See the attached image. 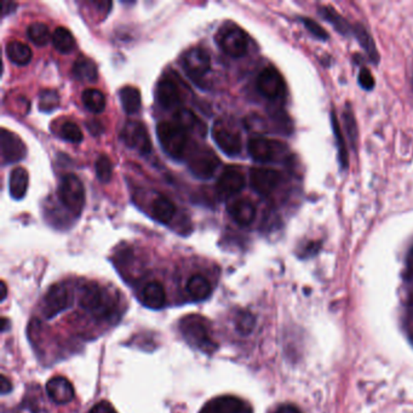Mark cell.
I'll return each instance as SVG.
<instances>
[{
    "label": "cell",
    "mask_w": 413,
    "mask_h": 413,
    "mask_svg": "<svg viewBox=\"0 0 413 413\" xmlns=\"http://www.w3.org/2000/svg\"><path fill=\"white\" fill-rule=\"evenodd\" d=\"M179 330L183 338L192 347L206 354H212L219 349L211 333V327L205 317L199 314H189L179 322Z\"/></svg>",
    "instance_id": "obj_1"
},
{
    "label": "cell",
    "mask_w": 413,
    "mask_h": 413,
    "mask_svg": "<svg viewBox=\"0 0 413 413\" xmlns=\"http://www.w3.org/2000/svg\"><path fill=\"white\" fill-rule=\"evenodd\" d=\"M79 303L82 309L100 320L111 317L115 308L114 298L108 293L107 290L96 284H89L82 287Z\"/></svg>",
    "instance_id": "obj_2"
},
{
    "label": "cell",
    "mask_w": 413,
    "mask_h": 413,
    "mask_svg": "<svg viewBox=\"0 0 413 413\" xmlns=\"http://www.w3.org/2000/svg\"><path fill=\"white\" fill-rule=\"evenodd\" d=\"M157 135L164 152L174 159H181L183 157L188 137L183 129L176 123L161 122L157 126Z\"/></svg>",
    "instance_id": "obj_3"
},
{
    "label": "cell",
    "mask_w": 413,
    "mask_h": 413,
    "mask_svg": "<svg viewBox=\"0 0 413 413\" xmlns=\"http://www.w3.org/2000/svg\"><path fill=\"white\" fill-rule=\"evenodd\" d=\"M58 198L71 214L79 216L85 205V189L76 175H66L58 187Z\"/></svg>",
    "instance_id": "obj_4"
},
{
    "label": "cell",
    "mask_w": 413,
    "mask_h": 413,
    "mask_svg": "<svg viewBox=\"0 0 413 413\" xmlns=\"http://www.w3.org/2000/svg\"><path fill=\"white\" fill-rule=\"evenodd\" d=\"M216 41L228 56L234 58L244 56L249 47V36L244 30L235 25L221 27L216 34Z\"/></svg>",
    "instance_id": "obj_5"
},
{
    "label": "cell",
    "mask_w": 413,
    "mask_h": 413,
    "mask_svg": "<svg viewBox=\"0 0 413 413\" xmlns=\"http://www.w3.org/2000/svg\"><path fill=\"white\" fill-rule=\"evenodd\" d=\"M219 166L220 159L208 147H198L190 152L188 168L197 177L211 179Z\"/></svg>",
    "instance_id": "obj_6"
},
{
    "label": "cell",
    "mask_w": 413,
    "mask_h": 413,
    "mask_svg": "<svg viewBox=\"0 0 413 413\" xmlns=\"http://www.w3.org/2000/svg\"><path fill=\"white\" fill-rule=\"evenodd\" d=\"M258 91L268 100L276 101L285 93V82L274 67H265L257 78Z\"/></svg>",
    "instance_id": "obj_7"
},
{
    "label": "cell",
    "mask_w": 413,
    "mask_h": 413,
    "mask_svg": "<svg viewBox=\"0 0 413 413\" xmlns=\"http://www.w3.org/2000/svg\"><path fill=\"white\" fill-rule=\"evenodd\" d=\"M212 137L219 148L228 157H235L241 152L243 143L239 133L223 122H216L212 129Z\"/></svg>",
    "instance_id": "obj_8"
},
{
    "label": "cell",
    "mask_w": 413,
    "mask_h": 413,
    "mask_svg": "<svg viewBox=\"0 0 413 413\" xmlns=\"http://www.w3.org/2000/svg\"><path fill=\"white\" fill-rule=\"evenodd\" d=\"M122 139L130 148L137 149L141 154L150 153L152 142L146 126L139 122H129L122 130Z\"/></svg>",
    "instance_id": "obj_9"
},
{
    "label": "cell",
    "mask_w": 413,
    "mask_h": 413,
    "mask_svg": "<svg viewBox=\"0 0 413 413\" xmlns=\"http://www.w3.org/2000/svg\"><path fill=\"white\" fill-rule=\"evenodd\" d=\"M284 144L276 139L265 137L251 138L247 143V150L251 158L258 163L274 161L280 155Z\"/></svg>",
    "instance_id": "obj_10"
},
{
    "label": "cell",
    "mask_w": 413,
    "mask_h": 413,
    "mask_svg": "<svg viewBox=\"0 0 413 413\" xmlns=\"http://www.w3.org/2000/svg\"><path fill=\"white\" fill-rule=\"evenodd\" d=\"M71 304V297L66 286L54 285L49 289L43 302V314L47 319L56 317Z\"/></svg>",
    "instance_id": "obj_11"
},
{
    "label": "cell",
    "mask_w": 413,
    "mask_h": 413,
    "mask_svg": "<svg viewBox=\"0 0 413 413\" xmlns=\"http://www.w3.org/2000/svg\"><path fill=\"white\" fill-rule=\"evenodd\" d=\"M0 152L3 164L20 161L26 157L27 148L23 141L16 133L1 129L0 133Z\"/></svg>",
    "instance_id": "obj_12"
},
{
    "label": "cell",
    "mask_w": 413,
    "mask_h": 413,
    "mask_svg": "<svg viewBox=\"0 0 413 413\" xmlns=\"http://www.w3.org/2000/svg\"><path fill=\"white\" fill-rule=\"evenodd\" d=\"M182 63L184 69L187 71L190 77L201 78L210 71L211 68V57L209 52L203 47H192L184 52L182 56Z\"/></svg>",
    "instance_id": "obj_13"
},
{
    "label": "cell",
    "mask_w": 413,
    "mask_h": 413,
    "mask_svg": "<svg viewBox=\"0 0 413 413\" xmlns=\"http://www.w3.org/2000/svg\"><path fill=\"white\" fill-rule=\"evenodd\" d=\"M250 181L257 193L269 195L280 183L281 174L274 168H254L251 170Z\"/></svg>",
    "instance_id": "obj_14"
},
{
    "label": "cell",
    "mask_w": 413,
    "mask_h": 413,
    "mask_svg": "<svg viewBox=\"0 0 413 413\" xmlns=\"http://www.w3.org/2000/svg\"><path fill=\"white\" fill-rule=\"evenodd\" d=\"M244 187H245V176L236 166H227L216 184L217 193L220 194L222 198H230L232 195L239 193Z\"/></svg>",
    "instance_id": "obj_15"
},
{
    "label": "cell",
    "mask_w": 413,
    "mask_h": 413,
    "mask_svg": "<svg viewBox=\"0 0 413 413\" xmlns=\"http://www.w3.org/2000/svg\"><path fill=\"white\" fill-rule=\"evenodd\" d=\"M157 98L161 107L172 109L181 103V91L172 78L164 76L157 85Z\"/></svg>",
    "instance_id": "obj_16"
},
{
    "label": "cell",
    "mask_w": 413,
    "mask_h": 413,
    "mask_svg": "<svg viewBox=\"0 0 413 413\" xmlns=\"http://www.w3.org/2000/svg\"><path fill=\"white\" fill-rule=\"evenodd\" d=\"M201 413H251V408L235 397H220L211 400Z\"/></svg>",
    "instance_id": "obj_17"
},
{
    "label": "cell",
    "mask_w": 413,
    "mask_h": 413,
    "mask_svg": "<svg viewBox=\"0 0 413 413\" xmlns=\"http://www.w3.org/2000/svg\"><path fill=\"white\" fill-rule=\"evenodd\" d=\"M46 393L54 403H71L74 399V388L66 377L55 376L49 382L46 383Z\"/></svg>",
    "instance_id": "obj_18"
},
{
    "label": "cell",
    "mask_w": 413,
    "mask_h": 413,
    "mask_svg": "<svg viewBox=\"0 0 413 413\" xmlns=\"http://www.w3.org/2000/svg\"><path fill=\"white\" fill-rule=\"evenodd\" d=\"M228 212L241 227L250 225L256 219V206L249 199L235 200L228 206Z\"/></svg>",
    "instance_id": "obj_19"
},
{
    "label": "cell",
    "mask_w": 413,
    "mask_h": 413,
    "mask_svg": "<svg viewBox=\"0 0 413 413\" xmlns=\"http://www.w3.org/2000/svg\"><path fill=\"white\" fill-rule=\"evenodd\" d=\"M141 300L144 306L150 309H161L166 302V293L163 284L159 281H150L143 287Z\"/></svg>",
    "instance_id": "obj_20"
},
{
    "label": "cell",
    "mask_w": 413,
    "mask_h": 413,
    "mask_svg": "<svg viewBox=\"0 0 413 413\" xmlns=\"http://www.w3.org/2000/svg\"><path fill=\"white\" fill-rule=\"evenodd\" d=\"M175 120L186 133L190 131L199 136H205L206 133V125L189 109H179L175 114Z\"/></svg>",
    "instance_id": "obj_21"
},
{
    "label": "cell",
    "mask_w": 413,
    "mask_h": 413,
    "mask_svg": "<svg viewBox=\"0 0 413 413\" xmlns=\"http://www.w3.org/2000/svg\"><path fill=\"white\" fill-rule=\"evenodd\" d=\"M30 182V175L26 168H15L10 174L9 179V192L11 197L16 200H20L26 195Z\"/></svg>",
    "instance_id": "obj_22"
},
{
    "label": "cell",
    "mask_w": 413,
    "mask_h": 413,
    "mask_svg": "<svg viewBox=\"0 0 413 413\" xmlns=\"http://www.w3.org/2000/svg\"><path fill=\"white\" fill-rule=\"evenodd\" d=\"M175 214H176V206L168 198L160 195L154 200L152 204V214L158 222L163 225H168V222L174 219Z\"/></svg>",
    "instance_id": "obj_23"
},
{
    "label": "cell",
    "mask_w": 413,
    "mask_h": 413,
    "mask_svg": "<svg viewBox=\"0 0 413 413\" xmlns=\"http://www.w3.org/2000/svg\"><path fill=\"white\" fill-rule=\"evenodd\" d=\"M6 55L17 66H26L31 62L33 52L31 47L25 43L12 41L6 45Z\"/></svg>",
    "instance_id": "obj_24"
},
{
    "label": "cell",
    "mask_w": 413,
    "mask_h": 413,
    "mask_svg": "<svg viewBox=\"0 0 413 413\" xmlns=\"http://www.w3.org/2000/svg\"><path fill=\"white\" fill-rule=\"evenodd\" d=\"M71 73L76 79L82 80V82H95L97 79V74H98L96 63L87 57L78 58L73 65Z\"/></svg>",
    "instance_id": "obj_25"
},
{
    "label": "cell",
    "mask_w": 413,
    "mask_h": 413,
    "mask_svg": "<svg viewBox=\"0 0 413 413\" xmlns=\"http://www.w3.org/2000/svg\"><path fill=\"white\" fill-rule=\"evenodd\" d=\"M187 291L195 301H203L211 295L212 286L204 276L195 274L187 282Z\"/></svg>",
    "instance_id": "obj_26"
},
{
    "label": "cell",
    "mask_w": 413,
    "mask_h": 413,
    "mask_svg": "<svg viewBox=\"0 0 413 413\" xmlns=\"http://www.w3.org/2000/svg\"><path fill=\"white\" fill-rule=\"evenodd\" d=\"M119 97H120V102H122L125 113L135 114L139 111L142 98H141V92L137 87H124L119 91Z\"/></svg>",
    "instance_id": "obj_27"
},
{
    "label": "cell",
    "mask_w": 413,
    "mask_h": 413,
    "mask_svg": "<svg viewBox=\"0 0 413 413\" xmlns=\"http://www.w3.org/2000/svg\"><path fill=\"white\" fill-rule=\"evenodd\" d=\"M52 44L55 46L57 52L62 54H69L76 47V41L71 31H68L66 27H57L54 34H52Z\"/></svg>",
    "instance_id": "obj_28"
},
{
    "label": "cell",
    "mask_w": 413,
    "mask_h": 413,
    "mask_svg": "<svg viewBox=\"0 0 413 413\" xmlns=\"http://www.w3.org/2000/svg\"><path fill=\"white\" fill-rule=\"evenodd\" d=\"M82 101L84 106L92 113H101L106 108V97L97 89H87L82 92Z\"/></svg>",
    "instance_id": "obj_29"
},
{
    "label": "cell",
    "mask_w": 413,
    "mask_h": 413,
    "mask_svg": "<svg viewBox=\"0 0 413 413\" xmlns=\"http://www.w3.org/2000/svg\"><path fill=\"white\" fill-rule=\"evenodd\" d=\"M331 123L332 129H333V133H335V139H336L337 150H338V159H339V163L342 165V168H347L348 153L347 148H346V141H344V136H343L341 128H339V123H338L336 113L332 112Z\"/></svg>",
    "instance_id": "obj_30"
},
{
    "label": "cell",
    "mask_w": 413,
    "mask_h": 413,
    "mask_svg": "<svg viewBox=\"0 0 413 413\" xmlns=\"http://www.w3.org/2000/svg\"><path fill=\"white\" fill-rule=\"evenodd\" d=\"M354 34L357 36V41L360 43V45L365 49V52L368 54L371 61H378V52L376 49V45L373 43L372 38L368 34V32L364 27L357 25L354 28Z\"/></svg>",
    "instance_id": "obj_31"
},
{
    "label": "cell",
    "mask_w": 413,
    "mask_h": 413,
    "mask_svg": "<svg viewBox=\"0 0 413 413\" xmlns=\"http://www.w3.org/2000/svg\"><path fill=\"white\" fill-rule=\"evenodd\" d=\"M27 34H28V38L38 46L46 45L49 43V39H50L49 27L44 25V23H41V22L32 23L31 26L28 27V30H27Z\"/></svg>",
    "instance_id": "obj_32"
},
{
    "label": "cell",
    "mask_w": 413,
    "mask_h": 413,
    "mask_svg": "<svg viewBox=\"0 0 413 413\" xmlns=\"http://www.w3.org/2000/svg\"><path fill=\"white\" fill-rule=\"evenodd\" d=\"M320 14L327 22H330L332 26L335 27L337 31L341 32L342 34H348L350 32L349 23L336 10L325 6V8H322Z\"/></svg>",
    "instance_id": "obj_33"
},
{
    "label": "cell",
    "mask_w": 413,
    "mask_h": 413,
    "mask_svg": "<svg viewBox=\"0 0 413 413\" xmlns=\"http://www.w3.org/2000/svg\"><path fill=\"white\" fill-rule=\"evenodd\" d=\"M255 317L249 313V311H240L239 314L235 317V328L236 331L247 336L255 327Z\"/></svg>",
    "instance_id": "obj_34"
},
{
    "label": "cell",
    "mask_w": 413,
    "mask_h": 413,
    "mask_svg": "<svg viewBox=\"0 0 413 413\" xmlns=\"http://www.w3.org/2000/svg\"><path fill=\"white\" fill-rule=\"evenodd\" d=\"M62 138L66 139L68 142L74 143L78 144L82 141V133L80 128L78 126L77 124L73 123V122H67L63 124L60 130Z\"/></svg>",
    "instance_id": "obj_35"
},
{
    "label": "cell",
    "mask_w": 413,
    "mask_h": 413,
    "mask_svg": "<svg viewBox=\"0 0 413 413\" xmlns=\"http://www.w3.org/2000/svg\"><path fill=\"white\" fill-rule=\"evenodd\" d=\"M96 172L97 177L101 182H104V183L109 182L113 175V164L111 159L106 155H101L100 158L97 159Z\"/></svg>",
    "instance_id": "obj_36"
},
{
    "label": "cell",
    "mask_w": 413,
    "mask_h": 413,
    "mask_svg": "<svg viewBox=\"0 0 413 413\" xmlns=\"http://www.w3.org/2000/svg\"><path fill=\"white\" fill-rule=\"evenodd\" d=\"M60 103V98L56 91L54 90H45L41 93L39 97V108L43 112H52L56 109Z\"/></svg>",
    "instance_id": "obj_37"
},
{
    "label": "cell",
    "mask_w": 413,
    "mask_h": 413,
    "mask_svg": "<svg viewBox=\"0 0 413 413\" xmlns=\"http://www.w3.org/2000/svg\"><path fill=\"white\" fill-rule=\"evenodd\" d=\"M302 22L304 23L306 30L311 32L313 36H317V38L322 39V41H326L327 38H328L326 31L315 21L311 20V19H302Z\"/></svg>",
    "instance_id": "obj_38"
},
{
    "label": "cell",
    "mask_w": 413,
    "mask_h": 413,
    "mask_svg": "<svg viewBox=\"0 0 413 413\" xmlns=\"http://www.w3.org/2000/svg\"><path fill=\"white\" fill-rule=\"evenodd\" d=\"M344 125H346V130H347L350 141H352V143L355 142L357 137V125H355V119L353 117L352 112L349 109L344 113Z\"/></svg>",
    "instance_id": "obj_39"
},
{
    "label": "cell",
    "mask_w": 413,
    "mask_h": 413,
    "mask_svg": "<svg viewBox=\"0 0 413 413\" xmlns=\"http://www.w3.org/2000/svg\"><path fill=\"white\" fill-rule=\"evenodd\" d=\"M359 82L365 90H371L375 87V78L368 68H361L359 73Z\"/></svg>",
    "instance_id": "obj_40"
},
{
    "label": "cell",
    "mask_w": 413,
    "mask_h": 413,
    "mask_svg": "<svg viewBox=\"0 0 413 413\" xmlns=\"http://www.w3.org/2000/svg\"><path fill=\"white\" fill-rule=\"evenodd\" d=\"M403 328L408 335L410 342L413 344V308L406 313L403 319Z\"/></svg>",
    "instance_id": "obj_41"
},
{
    "label": "cell",
    "mask_w": 413,
    "mask_h": 413,
    "mask_svg": "<svg viewBox=\"0 0 413 413\" xmlns=\"http://www.w3.org/2000/svg\"><path fill=\"white\" fill-rule=\"evenodd\" d=\"M90 413H117L113 405L107 401H101L91 408Z\"/></svg>",
    "instance_id": "obj_42"
},
{
    "label": "cell",
    "mask_w": 413,
    "mask_h": 413,
    "mask_svg": "<svg viewBox=\"0 0 413 413\" xmlns=\"http://www.w3.org/2000/svg\"><path fill=\"white\" fill-rule=\"evenodd\" d=\"M274 413H302L300 411V408L290 405V403H286V405H281L279 408H276V412Z\"/></svg>",
    "instance_id": "obj_43"
},
{
    "label": "cell",
    "mask_w": 413,
    "mask_h": 413,
    "mask_svg": "<svg viewBox=\"0 0 413 413\" xmlns=\"http://www.w3.org/2000/svg\"><path fill=\"white\" fill-rule=\"evenodd\" d=\"M11 389H12V386H11L10 381L4 375H1L0 376V392L1 394H8L11 392Z\"/></svg>",
    "instance_id": "obj_44"
},
{
    "label": "cell",
    "mask_w": 413,
    "mask_h": 413,
    "mask_svg": "<svg viewBox=\"0 0 413 413\" xmlns=\"http://www.w3.org/2000/svg\"><path fill=\"white\" fill-rule=\"evenodd\" d=\"M408 271L413 276V250L411 251V254H410V257H408Z\"/></svg>",
    "instance_id": "obj_45"
},
{
    "label": "cell",
    "mask_w": 413,
    "mask_h": 413,
    "mask_svg": "<svg viewBox=\"0 0 413 413\" xmlns=\"http://www.w3.org/2000/svg\"><path fill=\"white\" fill-rule=\"evenodd\" d=\"M6 298V285L4 281H1V301Z\"/></svg>",
    "instance_id": "obj_46"
}]
</instances>
